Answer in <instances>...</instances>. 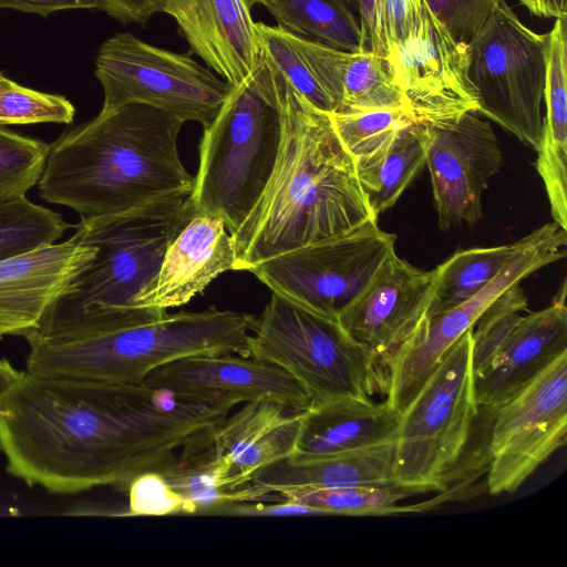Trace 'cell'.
Wrapping results in <instances>:
<instances>
[{
    "label": "cell",
    "instance_id": "31",
    "mask_svg": "<svg viewBox=\"0 0 567 567\" xmlns=\"http://www.w3.org/2000/svg\"><path fill=\"white\" fill-rule=\"evenodd\" d=\"M369 110H405L413 114L389 60L369 50L351 52L337 112Z\"/></svg>",
    "mask_w": 567,
    "mask_h": 567
},
{
    "label": "cell",
    "instance_id": "32",
    "mask_svg": "<svg viewBox=\"0 0 567 567\" xmlns=\"http://www.w3.org/2000/svg\"><path fill=\"white\" fill-rule=\"evenodd\" d=\"M74 225L25 196L0 202V261L55 244Z\"/></svg>",
    "mask_w": 567,
    "mask_h": 567
},
{
    "label": "cell",
    "instance_id": "1",
    "mask_svg": "<svg viewBox=\"0 0 567 567\" xmlns=\"http://www.w3.org/2000/svg\"><path fill=\"white\" fill-rule=\"evenodd\" d=\"M229 410L144 384L19 371L0 394L7 472L53 494L169 475L209 443Z\"/></svg>",
    "mask_w": 567,
    "mask_h": 567
},
{
    "label": "cell",
    "instance_id": "13",
    "mask_svg": "<svg viewBox=\"0 0 567 567\" xmlns=\"http://www.w3.org/2000/svg\"><path fill=\"white\" fill-rule=\"evenodd\" d=\"M486 489L509 494L567 439V352L493 413Z\"/></svg>",
    "mask_w": 567,
    "mask_h": 567
},
{
    "label": "cell",
    "instance_id": "34",
    "mask_svg": "<svg viewBox=\"0 0 567 567\" xmlns=\"http://www.w3.org/2000/svg\"><path fill=\"white\" fill-rule=\"evenodd\" d=\"M50 145L0 125V202L25 196L38 184Z\"/></svg>",
    "mask_w": 567,
    "mask_h": 567
},
{
    "label": "cell",
    "instance_id": "8",
    "mask_svg": "<svg viewBox=\"0 0 567 567\" xmlns=\"http://www.w3.org/2000/svg\"><path fill=\"white\" fill-rule=\"evenodd\" d=\"M472 329L445 352L400 414L394 461L399 484L445 492L452 470L468 445L478 419L471 365Z\"/></svg>",
    "mask_w": 567,
    "mask_h": 567
},
{
    "label": "cell",
    "instance_id": "3",
    "mask_svg": "<svg viewBox=\"0 0 567 567\" xmlns=\"http://www.w3.org/2000/svg\"><path fill=\"white\" fill-rule=\"evenodd\" d=\"M184 123L146 104L102 109L50 145L37 184L40 197L89 219L171 194H192L194 176L177 148Z\"/></svg>",
    "mask_w": 567,
    "mask_h": 567
},
{
    "label": "cell",
    "instance_id": "42",
    "mask_svg": "<svg viewBox=\"0 0 567 567\" xmlns=\"http://www.w3.org/2000/svg\"><path fill=\"white\" fill-rule=\"evenodd\" d=\"M34 12L47 17L66 9H97L104 11L102 0H0V9Z\"/></svg>",
    "mask_w": 567,
    "mask_h": 567
},
{
    "label": "cell",
    "instance_id": "38",
    "mask_svg": "<svg viewBox=\"0 0 567 567\" xmlns=\"http://www.w3.org/2000/svg\"><path fill=\"white\" fill-rule=\"evenodd\" d=\"M504 0H424L452 37L468 43Z\"/></svg>",
    "mask_w": 567,
    "mask_h": 567
},
{
    "label": "cell",
    "instance_id": "39",
    "mask_svg": "<svg viewBox=\"0 0 567 567\" xmlns=\"http://www.w3.org/2000/svg\"><path fill=\"white\" fill-rule=\"evenodd\" d=\"M423 0H381L383 20L389 42V56L414 30L422 10Z\"/></svg>",
    "mask_w": 567,
    "mask_h": 567
},
{
    "label": "cell",
    "instance_id": "20",
    "mask_svg": "<svg viewBox=\"0 0 567 567\" xmlns=\"http://www.w3.org/2000/svg\"><path fill=\"white\" fill-rule=\"evenodd\" d=\"M159 12L173 17L193 53L229 84L254 73L259 42L243 0H161Z\"/></svg>",
    "mask_w": 567,
    "mask_h": 567
},
{
    "label": "cell",
    "instance_id": "23",
    "mask_svg": "<svg viewBox=\"0 0 567 567\" xmlns=\"http://www.w3.org/2000/svg\"><path fill=\"white\" fill-rule=\"evenodd\" d=\"M287 410L272 401L248 402L214 429L209 452L226 472L229 493L295 452L303 411Z\"/></svg>",
    "mask_w": 567,
    "mask_h": 567
},
{
    "label": "cell",
    "instance_id": "17",
    "mask_svg": "<svg viewBox=\"0 0 567 567\" xmlns=\"http://www.w3.org/2000/svg\"><path fill=\"white\" fill-rule=\"evenodd\" d=\"M435 281L436 268L422 270L393 251L338 321L382 367L425 317Z\"/></svg>",
    "mask_w": 567,
    "mask_h": 567
},
{
    "label": "cell",
    "instance_id": "19",
    "mask_svg": "<svg viewBox=\"0 0 567 567\" xmlns=\"http://www.w3.org/2000/svg\"><path fill=\"white\" fill-rule=\"evenodd\" d=\"M235 267L234 240L224 220L195 210L169 243L158 271L140 292L136 305L159 311L183 306Z\"/></svg>",
    "mask_w": 567,
    "mask_h": 567
},
{
    "label": "cell",
    "instance_id": "44",
    "mask_svg": "<svg viewBox=\"0 0 567 567\" xmlns=\"http://www.w3.org/2000/svg\"><path fill=\"white\" fill-rule=\"evenodd\" d=\"M530 13L539 18L566 20L567 0H517Z\"/></svg>",
    "mask_w": 567,
    "mask_h": 567
},
{
    "label": "cell",
    "instance_id": "22",
    "mask_svg": "<svg viewBox=\"0 0 567 567\" xmlns=\"http://www.w3.org/2000/svg\"><path fill=\"white\" fill-rule=\"evenodd\" d=\"M395 440L353 451L289 456L257 472L241 488L230 493V503L268 501L284 489L340 488L394 484Z\"/></svg>",
    "mask_w": 567,
    "mask_h": 567
},
{
    "label": "cell",
    "instance_id": "7",
    "mask_svg": "<svg viewBox=\"0 0 567 567\" xmlns=\"http://www.w3.org/2000/svg\"><path fill=\"white\" fill-rule=\"evenodd\" d=\"M249 331L246 355L288 372L311 406L385 391L380 362L338 320L272 293L260 316H249Z\"/></svg>",
    "mask_w": 567,
    "mask_h": 567
},
{
    "label": "cell",
    "instance_id": "10",
    "mask_svg": "<svg viewBox=\"0 0 567 567\" xmlns=\"http://www.w3.org/2000/svg\"><path fill=\"white\" fill-rule=\"evenodd\" d=\"M95 75L103 87L102 109L146 104L203 128L231 86L192 55L155 47L130 32L116 33L100 47Z\"/></svg>",
    "mask_w": 567,
    "mask_h": 567
},
{
    "label": "cell",
    "instance_id": "46",
    "mask_svg": "<svg viewBox=\"0 0 567 567\" xmlns=\"http://www.w3.org/2000/svg\"><path fill=\"white\" fill-rule=\"evenodd\" d=\"M247 8L250 10L255 4H262L265 0H243Z\"/></svg>",
    "mask_w": 567,
    "mask_h": 567
},
{
    "label": "cell",
    "instance_id": "25",
    "mask_svg": "<svg viewBox=\"0 0 567 567\" xmlns=\"http://www.w3.org/2000/svg\"><path fill=\"white\" fill-rule=\"evenodd\" d=\"M400 414L384 402L348 396L303 411L296 453L332 454L395 440Z\"/></svg>",
    "mask_w": 567,
    "mask_h": 567
},
{
    "label": "cell",
    "instance_id": "21",
    "mask_svg": "<svg viewBox=\"0 0 567 567\" xmlns=\"http://www.w3.org/2000/svg\"><path fill=\"white\" fill-rule=\"evenodd\" d=\"M567 352L566 287L550 306L523 315L489 368L473 379L478 410L494 413Z\"/></svg>",
    "mask_w": 567,
    "mask_h": 567
},
{
    "label": "cell",
    "instance_id": "14",
    "mask_svg": "<svg viewBox=\"0 0 567 567\" xmlns=\"http://www.w3.org/2000/svg\"><path fill=\"white\" fill-rule=\"evenodd\" d=\"M420 124L440 228L474 225L482 217V194L502 165L491 124L476 112L453 122Z\"/></svg>",
    "mask_w": 567,
    "mask_h": 567
},
{
    "label": "cell",
    "instance_id": "26",
    "mask_svg": "<svg viewBox=\"0 0 567 567\" xmlns=\"http://www.w3.org/2000/svg\"><path fill=\"white\" fill-rule=\"evenodd\" d=\"M543 137L536 169L550 204L554 221L567 229V35L566 20L555 19L547 33Z\"/></svg>",
    "mask_w": 567,
    "mask_h": 567
},
{
    "label": "cell",
    "instance_id": "47",
    "mask_svg": "<svg viewBox=\"0 0 567 567\" xmlns=\"http://www.w3.org/2000/svg\"><path fill=\"white\" fill-rule=\"evenodd\" d=\"M2 390H3V388H2V386H0V394H1V391H2Z\"/></svg>",
    "mask_w": 567,
    "mask_h": 567
},
{
    "label": "cell",
    "instance_id": "5",
    "mask_svg": "<svg viewBox=\"0 0 567 567\" xmlns=\"http://www.w3.org/2000/svg\"><path fill=\"white\" fill-rule=\"evenodd\" d=\"M248 336V315L215 307L179 311L143 323L29 339L25 371L138 385L179 358L246 355Z\"/></svg>",
    "mask_w": 567,
    "mask_h": 567
},
{
    "label": "cell",
    "instance_id": "30",
    "mask_svg": "<svg viewBox=\"0 0 567 567\" xmlns=\"http://www.w3.org/2000/svg\"><path fill=\"white\" fill-rule=\"evenodd\" d=\"M424 486L399 483L381 486H350L340 488L297 487L280 491L268 502H298L321 511L324 515H389L401 512L400 501L430 493Z\"/></svg>",
    "mask_w": 567,
    "mask_h": 567
},
{
    "label": "cell",
    "instance_id": "12",
    "mask_svg": "<svg viewBox=\"0 0 567 567\" xmlns=\"http://www.w3.org/2000/svg\"><path fill=\"white\" fill-rule=\"evenodd\" d=\"M566 229L548 223L523 238L512 260L472 298L444 312L425 316L383 362L384 403L401 414L431 377L445 352L504 291L565 257Z\"/></svg>",
    "mask_w": 567,
    "mask_h": 567
},
{
    "label": "cell",
    "instance_id": "9",
    "mask_svg": "<svg viewBox=\"0 0 567 567\" xmlns=\"http://www.w3.org/2000/svg\"><path fill=\"white\" fill-rule=\"evenodd\" d=\"M467 44L477 113L537 151L544 128L547 33L525 25L504 0Z\"/></svg>",
    "mask_w": 567,
    "mask_h": 567
},
{
    "label": "cell",
    "instance_id": "29",
    "mask_svg": "<svg viewBox=\"0 0 567 567\" xmlns=\"http://www.w3.org/2000/svg\"><path fill=\"white\" fill-rule=\"evenodd\" d=\"M523 238L508 245L455 252L436 267V281L425 316L450 310L482 290L512 260Z\"/></svg>",
    "mask_w": 567,
    "mask_h": 567
},
{
    "label": "cell",
    "instance_id": "18",
    "mask_svg": "<svg viewBox=\"0 0 567 567\" xmlns=\"http://www.w3.org/2000/svg\"><path fill=\"white\" fill-rule=\"evenodd\" d=\"M75 233L62 243L0 261V339L37 329L68 286L92 261L96 247Z\"/></svg>",
    "mask_w": 567,
    "mask_h": 567
},
{
    "label": "cell",
    "instance_id": "40",
    "mask_svg": "<svg viewBox=\"0 0 567 567\" xmlns=\"http://www.w3.org/2000/svg\"><path fill=\"white\" fill-rule=\"evenodd\" d=\"M364 50L384 58L389 56L381 0H355Z\"/></svg>",
    "mask_w": 567,
    "mask_h": 567
},
{
    "label": "cell",
    "instance_id": "27",
    "mask_svg": "<svg viewBox=\"0 0 567 567\" xmlns=\"http://www.w3.org/2000/svg\"><path fill=\"white\" fill-rule=\"evenodd\" d=\"M357 174L372 215L391 208L425 164L422 126L398 131L375 150L354 158Z\"/></svg>",
    "mask_w": 567,
    "mask_h": 567
},
{
    "label": "cell",
    "instance_id": "24",
    "mask_svg": "<svg viewBox=\"0 0 567 567\" xmlns=\"http://www.w3.org/2000/svg\"><path fill=\"white\" fill-rule=\"evenodd\" d=\"M259 49L290 85L317 109L339 110L344 68L351 52L255 22Z\"/></svg>",
    "mask_w": 567,
    "mask_h": 567
},
{
    "label": "cell",
    "instance_id": "2",
    "mask_svg": "<svg viewBox=\"0 0 567 567\" xmlns=\"http://www.w3.org/2000/svg\"><path fill=\"white\" fill-rule=\"evenodd\" d=\"M275 73L281 143L265 189L230 234L235 270L240 271L377 220L355 161L339 138L330 113L312 105L276 68Z\"/></svg>",
    "mask_w": 567,
    "mask_h": 567
},
{
    "label": "cell",
    "instance_id": "37",
    "mask_svg": "<svg viewBox=\"0 0 567 567\" xmlns=\"http://www.w3.org/2000/svg\"><path fill=\"white\" fill-rule=\"evenodd\" d=\"M126 516H167L197 514L196 505L181 495L159 473H144L127 486Z\"/></svg>",
    "mask_w": 567,
    "mask_h": 567
},
{
    "label": "cell",
    "instance_id": "41",
    "mask_svg": "<svg viewBox=\"0 0 567 567\" xmlns=\"http://www.w3.org/2000/svg\"><path fill=\"white\" fill-rule=\"evenodd\" d=\"M214 514L236 516H300V515H324L321 511L291 501L276 502L270 505L260 503H228L218 507Z\"/></svg>",
    "mask_w": 567,
    "mask_h": 567
},
{
    "label": "cell",
    "instance_id": "45",
    "mask_svg": "<svg viewBox=\"0 0 567 567\" xmlns=\"http://www.w3.org/2000/svg\"><path fill=\"white\" fill-rule=\"evenodd\" d=\"M19 371L6 359H0V386L3 389L18 375Z\"/></svg>",
    "mask_w": 567,
    "mask_h": 567
},
{
    "label": "cell",
    "instance_id": "28",
    "mask_svg": "<svg viewBox=\"0 0 567 567\" xmlns=\"http://www.w3.org/2000/svg\"><path fill=\"white\" fill-rule=\"evenodd\" d=\"M262 6L291 33L347 52L364 50L355 0H265Z\"/></svg>",
    "mask_w": 567,
    "mask_h": 567
},
{
    "label": "cell",
    "instance_id": "6",
    "mask_svg": "<svg viewBox=\"0 0 567 567\" xmlns=\"http://www.w3.org/2000/svg\"><path fill=\"white\" fill-rule=\"evenodd\" d=\"M282 135L276 73L259 49L254 73L231 85L204 127L190 194L196 212L219 217L233 234L265 189Z\"/></svg>",
    "mask_w": 567,
    "mask_h": 567
},
{
    "label": "cell",
    "instance_id": "43",
    "mask_svg": "<svg viewBox=\"0 0 567 567\" xmlns=\"http://www.w3.org/2000/svg\"><path fill=\"white\" fill-rule=\"evenodd\" d=\"M161 0H102L104 11L123 23L144 24L159 12Z\"/></svg>",
    "mask_w": 567,
    "mask_h": 567
},
{
    "label": "cell",
    "instance_id": "11",
    "mask_svg": "<svg viewBox=\"0 0 567 567\" xmlns=\"http://www.w3.org/2000/svg\"><path fill=\"white\" fill-rule=\"evenodd\" d=\"M395 235L369 220L349 231L264 260L247 271L272 293L338 320L393 252Z\"/></svg>",
    "mask_w": 567,
    "mask_h": 567
},
{
    "label": "cell",
    "instance_id": "36",
    "mask_svg": "<svg viewBox=\"0 0 567 567\" xmlns=\"http://www.w3.org/2000/svg\"><path fill=\"white\" fill-rule=\"evenodd\" d=\"M75 109L62 95L22 86L0 72V125L71 124Z\"/></svg>",
    "mask_w": 567,
    "mask_h": 567
},
{
    "label": "cell",
    "instance_id": "15",
    "mask_svg": "<svg viewBox=\"0 0 567 567\" xmlns=\"http://www.w3.org/2000/svg\"><path fill=\"white\" fill-rule=\"evenodd\" d=\"M388 60L417 123L442 124L477 113L468 44L454 39L424 0L414 30Z\"/></svg>",
    "mask_w": 567,
    "mask_h": 567
},
{
    "label": "cell",
    "instance_id": "4",
    "mask_svg": "<svg viewBox=\"0 0 567 567\" xmlns=\"http://www.w3.org/2000/svg\"><path fill=\"white\" fill-rule=\"evenodd\" d=\"M194 213L190 194L176 193L121 214L81 218L76 225L96 247L95 256L33 331L74 319L136 324L165 316L167 311L140 309L136 299Z\"/></svg>",
    "mask_w": 567,
    "mask_h": 567
},
{
    "label": "cell",
    "instance_id": "16",
    "mask_svg": "<svg viewBox=\"0 0 567 567\" xmlns=\"http://www.w3.org/2000/svg\"><path fill=\"white\" fill-rule=\"evenodd\" d=\"M235 353L196 354L152 371L144 385L178 399L229 410L239 403L272 401L291 411H306L311 401L285 370Z\"/></svg>",
    "mask_w": 567,
    "mask_h": 567
},
{
    "label": "cell",
    "instance_id": "33",
    "mask_svg": "<svg viewBox=\"0 0 567 567\" xmlns=\"http://www.w3.org/2000/svg\"><path fill=\"white\" fill-rule=\"evenodd\" d=\"M525 311H527V299L519 284H516L504 291L482 313L472 329L473 379L482 375L489 368Z\"/></svg>",
    "mask_w": 567,
    "mask_h": 567
},
{
    "label": "cell",
    "instance_id": "35",
    "mask_svg": "<svg viewBox=\"0 0 567 567\" xmlns=\"http://www.w3.org/2000/svg\"><path fill=\"white\" fill-rule=\"evenodd\" d=\"M334 130L353 158L367 154L398 131L417 123L405 110H369L330 113Z\"/></svg>",
    "mask_w": 567,
    "mask_h": 567
}]
</instances>
